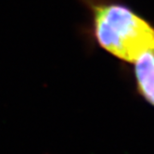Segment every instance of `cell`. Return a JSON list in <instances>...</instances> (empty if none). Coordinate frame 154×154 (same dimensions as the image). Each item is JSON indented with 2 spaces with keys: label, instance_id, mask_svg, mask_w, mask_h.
Wrapping results in <instances>:
<instances>
[{
  "label": "cell",
  "instance_id": "obj_1",
  "mask_svg": "<svg viewBox=\"0 0 154 154\" xmlns=\"http://www.w3.org/2000/svg\"><path fill=\"white\" fill-rule=\"evenodd\" d=\"M91 13L92 34L112 56L136 62L154 48V28L129 8L107 0H80Z\"/></svg>",
  "mask_w": 154,
  "mask_h": 154
},
{
  "label": "cell",
  "instance_id": "obj_2",
  "mask_svg": "<svg viewBox=\"0 0 154 154\" xmlns=\"http://www.w3.org/2000/svg\"><path fill=\"white\" fill-rule=\"evenodd\" d=\"M135 75L139 93L154 106V48L136 61Z\"/></svg>",
  "mask_w": 154,
  "mask_h": 154
}]
</instances>
